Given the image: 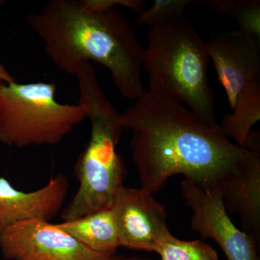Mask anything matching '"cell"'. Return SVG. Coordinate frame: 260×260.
<instances>
[{"label": "cell", "instance_id": "cell-1", "mask_svg": "<svg viewBox=\"0 0 260 260\" xmlns=\"http://www.w3.org/2000/svg\"><path fill=\"white\" fill-rule=\"evenodd\" d=\"M121 122L133 133L130 146L140 188L152 194L181 174L203 190L223 197L229 178L260 151L235 144L219 124L200 120L160 92L145 90L121 114Z\"/></svg>", "mask_w": 260, "mask_h": 260}, {"label": "cell", "instance_id": "cell-2", "mask_svg": "<svg viewBox=\"0 0 260 260\" xmlns=\"http://www.w3.org/2000/svg\"><path fill=\"white\" fill-rule=\"evenodd\" d=\"M44 51L58 69L75 75L84 63L107 68L123 97L136 100L142 81L144 49L129 19L118 8L89 9L83 0H51L27 16Z\"/></svg>", "mask_w": 260, "mask_h": 260}, {"label": "cell", "instance_id": "cell-3", "mask_svg": "<svg viewBox=\"0 0 260 260\" xmlns=\"http://www.w3.org/2000/svg\"><path fill=\"white\" fill-rule=\"evenodd\" d=\"M75 76L80 90L78 102L86 109L91 132L75 165L79 187L61 211L64 221L110 208L116 193L124 186L126 175L125 164L116 151L124 129L121 114L103 92L91 63L82 64Z\"/></svg>", "mask_w": 260, "mask_h": 260}, {"label": "cell", "instance_id": "cell-4", "mask_svg": "<svg viewBox=\"0 0 260 260\" xmlns=\"http://www.w3.org/2000/svg\"><path fill=\"white\" fill-rule=\"evenodd\" d=\"M143 68L149 90L184 103L200 120L217 125L206 42L184 15L149 27Z\"/></svg>", "mask_w": 260, "mask_h": 260}, {"label": "cell", "instance_id": "cell-5", "mask_svg": "<svg viewBox=\"0 0 260 260\" xmlns=\"http://www.w3.org/2000/svg\"><path fill=\"white\" fill-rule=\"evenodd\" d=\"M54 83H18L0 87V143L18 148L55 145L88 119L81 103L56 99Z\"/></svg>", "mask_w": 260, "mask_h": 260}, {"label": "cell", "instance_id": "cell-6", "mask_svg": "<svg viewBox=\"0 0 260 260\" xmlns=\"http://www.w3.org/2000/svg\"><path fill=\"white\" fill-rule=\"evenodd\" d=\"M206 46L232 111L260 102V45L237 30L213 34Z\"/></svg>", "mask_w": 260, "mask_h": 260}, {"label": "cell", "instance_id": "cell-7", "mask_svg": "<svg viewBox=\"0 0 260 260\" xmlns=\"http://www.w3.org/2000/svg\"><path fill=\"white\" fill-rule=\"evenodd\" d=\"M0 251L7 260H110L114 256L91 250L43 219L20 222L0 233Z\"/></svg>", "mask_w": 260, "mask_h": 260}, {"label": "cell", "instance_id": "cell-8", "mask_svg": "<svg viewBox=\"0 0 260 260\" xmlns=\"http://www.w3.org/2000/svg\"><path fill=\"white\" fill-rule=\"evenodd\" d=\"M183 198L192 211L191 225L204 239H213L227 260H260L259 244L229 216L223 197L203 190L189 179L181 183Z\"/></svg>", "mask_w": 260, "mask_h": 260}, {"label": "cell", "instance_id": "cell-9", "mask_svg": "<svg viewBox=\"0 0 260 260\" xmlns=\"http://www.w3.org/2000/svg\"><path fill=\"white\" fill-rule=\"evenodd\" d=\"M110 208L122 247L154 251L157 244L171 234L165 207L141 188L123 186Z\"/></svg>", "mask_w": 260, "mask_h": 260}, {"label": "cell", "instance_id": "cell-10", "mask_svg": "<svg viewBox=\"0 0 260 260\" xmlns=\"http://www.w3.org/2000/svg\"><path fill=\"white\" fill-rule=\"evenodd\" d=\"M69 181L64 174L51 177L47 184L32 191L19 190L0 177V233L20 222L32 219L49 221L64 205Z\"/></svg>", "mask_w": 260, "mask_h": 260}, {"label": "cell", "instance_id": "cell-11", "mask_svg": "<svg viewBox=\"0 0 260 260\" xmlns=\"http://www.w3.org/2000/svg\"><path fill=\"white\" fill-rule=\"evenodd\" d=\"M228 213L242 220L244 232L260 242V151L229 178L223 193Z\"/></svg>", "mask_w": 260, "mask_h": 260}, {"label": "cell", "instance_id": "cell-12", "mask_svg": "<svg viewBox=\"0 0 260 260\" xmlns=\"http://www.w3.org/2000/svg\"><path fill=\"white\" fill-rule=\"evenodd\" d=\"M56 225L96 252L114 255L116 249L120 247L115 220L110 208Z\"/></svg>", "mask_w": 260, "mask_h": 260}, {"label": "cell", "instance_id": "cell-13", "mask_svg": "<svg viewBox=\"0 0 260 260\" xmlns=\"http://www.w3.org/2000/svg\"><path fill=\"white\" fill-rule=\"evenodd\" d=\"M200 4L215 13L229 15L239 25V30L260 45L259 0H200Z\"/></svg>", "mask_w": 260, "mask_h": 260}, {"label": "cell", "instance_id": "cell-14", "mask_svg": "<svg viewBox=\"0 0 260 260\" xmlns=\"http://www.w3.org/2000/svg\"><path fill=\"white\" fill-rule=\"evenodd\" d=\"M161 260H219L218 253L201 240L184 241L172 234L162 239L155 248Z\"/></svg>", "mask_w": 260, "mask_h": 260}, {"label": "cell", "instance_id": "cell-15", "mask_svg": "<svg viewBox=\"0 0 260 260\" xmlns=\"http://www.w3.org/2000/svg\"><path fill=\"white\" fill-rule=\"evenodd\" d=\"M193 1L190 0H155L149 9L145 10L134 24L136 26H152L177 17L184 15L186 7Z\"/></svg>", "mask_w": 260, "mask_h": 260}, {"label": "cell", "instance_id": "cell-16", "mask_svg": "<svg viewBox=\"0 0 260 260\" xmlns=\"http://www.w3.org/2000/svg\"><path fill=\"white\" fill-rule=\"evenodd\" d=\"M83 3L89 9L99 11L121 6L135 10L140 15L147 9L143 0H83Z\"/></svg>", "mask_w": 260, "mask_h": 260}, {"label": "cell", "instance_id": "cell-17", "mask_svg": "<svg viewBox=\"0 0 260 260\" xmlns=\"http://www.w3.org/2000/svg\"><path fill=\"white\" fill-rule=\"evenodd\" d=\"M15 81L14 77L8 73V70L5 69L4 66L0 63V87L3 84L11 83Z\"/></svg>", "mask_w": 260, "mask_h": 260}, {"label": "cell", "instance_id": "cell-18", "mask_svg": "<svg viewBox=\"0 0 260 260\" xmlns=\"http://www.w3.org/2000/svg\"><path fill=\"white\" fill-rule=\"evenodd\" d=\"M110 260H148L147 259H143V258L138 257V256H133V257H126V256H116L114 254L111 258Z\"/></svg>", "mask_w": 260, "mask_h": 260}, {"label": "cell", "instance_id": "cell-19", "mask_svg": "<svg viewBox=\"0 0 260 260\" xmlns=\"http://www.w3.org/2000/svg\"><path fill=\"white\" fill-rule=\"evenodd\" d=\"M3 3H5V2L4 1H1V0H0V5L3 4Z\"/></svg>", "mask_w": 260, "mask_h": 260}]
</instances>
